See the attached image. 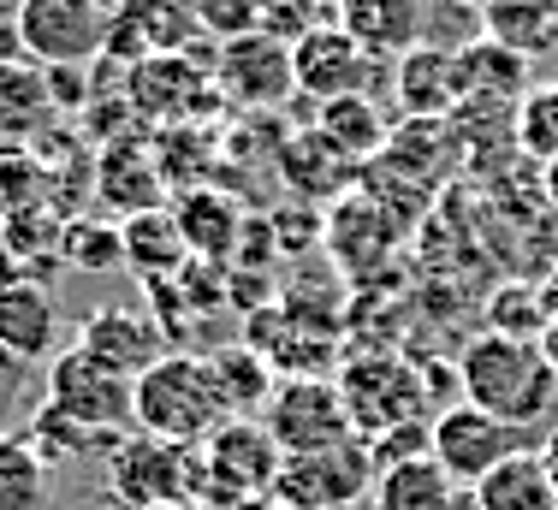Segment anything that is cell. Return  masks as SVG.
Masks as SVG:
<instances>
[{
    "label": "cell",
    "mask_w": 558,
    "mask_h": 510,
    "mask_svg": "<svg viewBox=\"0 0 558 510\" xmlns=\"http://www.w3.org/2000/svg\"><path fill=\"white\" fill-rule=\"evenodd\" d=\"M398 232H404V226H398L375 196L351 191L344 203H333V214H327L322 244H327V255H333L344 274H368V267H380L392 255Z\"/></svg>",
    "instance_id": "16"
},
{
    "label": "cell",
    "mask_w": 558,
    "mask_h": 510,
    "mask_svg": "<svg viewBox=\"0 0 558 510\" xmlns=\"http://www.w3.org/2000/svg\"><path fill=\"white\" fill-rule=\"evenodd\" d=\"M279 172H286V184L298 196H315V203H327V196L351 191L356 184V160H344L333 143L322 137V131H298V137L279 149Z\"/></svg>",
    "instance_id": "23"
},
{
    "label": "cell",
    "mask_w": 558,
    "mask_h": 510,
    "mask_svg": "<svg viewBox=\"0 0 558 510\" xmlns=\"http://www.w3.org/2000/svg\"><path fill=\"white\" fill-rule=\"evenodd\" d=\"M375 510H463V487L434 458H404L375 475Z\"/></svg>",
    "instance_id": "22"
},
{
    "label": "cell",
    "mask_w": 558,
    "mask_h": 510,
    "mask_svg": "<svg viewBox=\"0 0 558 510\" xmlns=\"http://www.w3.org/2000/svg\"><path fill=\"white\" fill-rule=\"evenodd\" d=\"M232 510H291V505L274 499V493H256V499H244V505H232Z\"/></svg>",
    "instance_id": "42"
},
{
    "label": "cell",
    "mask_w": 558,
    "mask_h": 510,
    "mask_svg": "<svg viewBox=\"0 0 558 510\" xmlns=\"http://www.w3.org/2000/svg\"><path fill=\"white\" fill-rule=\"evenodd\" d=\"M155 510H196V505H155Z\"/></svg>",
    "instance_id": "45"
},
{
    "label": "cell",
    "mask_w": 558,
    "mask_h": 510,
    "mask_svg": "<svg viewBox=\"0 0 558 510\" xmlns=\"http://www.w3.org/2000/svg\"><path fill=\"white\" fill-rule=\"evenodd\" d=\"M458 72H463V101H523V77H529V60L511 48H499L494 36L470 42L458 53Z\"/></svg>",
    "instance_id": "29"
},
{
    "label": "cell",
    "mask_w": 558,
    "mask_h": 510,
    "mask_svg": "<svg viewBox=\"0 0 558 510\" xmlns=\"http://www.w3.org/2000/svg\"><path fill=\"white\" fill-rule=\"evenodd\" d=\"M339 510H375V505H363V499H356V505H339Z\"/></svg>",
    "instance_id": "44"
},
{
    "label": "cell",
    "mask_w": 558,
    "mask_h": 510,
    "mask_svg": "<svg viewBox=\"0 0 558 510\" xmlns=\"http://www.w3.org/2000/svg\"><path fill=\"white\" fill-rule=\"evenodd\" d=\"M517 451H529V427H511L499 422V415L475 410V404H446L434 415V439H428V458L446 469L458 487H475V481H487L505 458H517Z\"/></svg>",
    "instance_id": "9"
},
{
    "label": "cell",
    "mask_w": 558,
    "mask_h": 510,
    "mask_svg": "<svg viewBox=\"0 0 558 510\" xmlns=\"http://www.w3.org/2000/svg\"><path fill=\"white\" fill-rule=\"evenodd\" d=\"M191 481H196V446H172V439L131 427L108 451V493L131 510L191 505Z\"/></svg>",
    "instance_id": "7"
},
{
    "label": "cell",
    "mask_w": 558,
    "mask_h": 510,
    "mask_svg": "<svg viewBox=\"0 0 558 510\" xmlns=\"http://www.w3.org/2000/svg\"><path fill=\"white\" fill-rule=\"evenodd\" d=\"M215 89L220 101L244 107V113H274L298 96V77H291V42H279L268 31L232 36L215 48Z\"/></svg>",
    "instance_id": "10"
},
{
    "label": "cell",
    "mask_w": 558,
    "mask_h": 510,
    "mask_svg": "<svg viewBox=\"0 0 558 510\" xmlns=\"http://www.w3.org/2000/svg\"><path fill=\"white\" fill-rule=\"evenodd\" d=\"M43 77H48V96H54V107H65V113H77V107L89 101L84 65H43Z\"/></svg>",
    "instance_id": "37"
},
{
    "label": "cell",
    "mask_w": 558,
    "mask_h": 510,
    "mask_svg": "<svg viewBox=\"0 0 558 510\" xmlns=\"http://www.w3.org/2000/svg\"><path fill=\"white\" fill-rule=\"evenodd\" d=\"M131 422L137 434L172 439V446H203L220 422H232L220 404V386L208 374V356L167 351L149 374L131 380Z\"/></svg>",
    "instance_id": "2"
},
{
    "label": "cell",
    "mask_w": 558,
    "mask_h": 510,
    "mask_svg": "<svg viewBox=\"0 0 558 510\" xmlns=\"http://www.w3.org/2000/svg\"><path fill=\"white\" fill-rule=\"evenodd\" d=\"M475 510H558V487L541 469L535 446L505 458L487 481H475Z\"/></svg>",
    "instance_id": "28"
},
{
    "label": "cell",
    "mask_w": 558,
    "mask_h": 510,
    "mask_svg": "<svg viewBox=\"0 0 558 510\" xmlns=\"http://www.w3.org/2000/svg\"><path fill=\"white\" fill-rule=\"evenodd\" d=\"M392 96L404 119H451L463 107V72L458 53L440 42H416L410 53L392 60Z\"/></svg>",
    "instance_id": "15"
},
{
    "label": "cell",
    "mask_w": 558,
    "mask_h": 510,
    "mask_svg": "<svg viewBox=\"0 0 558 510\" xmlns=\"http://www.w3.org/2000/svg\"><path fill=\"white\" fill-rule=\"evenodd\" d=\"M54 96H48V77L36 60H12L0 65V155L7 149H31L36 137H48L54 125Z\"/></svg>",
    "instance_id": "20"
},
{
    "label": "cell",
    "mask_w": 558,
    "mask_h": 510,
    "mask_svg": "<svg viewBox=\"0 0 558 510\" xmlns=\"http://www.w3.org/2000/svg\"><path fill=\"white\" fill-rule=\"evenodd\" d=\"M315 131H322L344 160H356V167H368V160L387 149V137H392V125H387V113L375 107V96L322 101V107H315Z\"/></svg>",
    "instance_id": "25"
},
{
    "label": "cell",
    "mask_w": 558,
    "mask_h": 510,
    "mask_svg": "<svg viewBox=\"0 0 558 510\" xmlns=\"http://www.w3.org/2000/svg\"><path fill=\"white\" fill-rule=\"evenodd\" d=\"M48 404L101 439H125L137 427L131 422V380L113 374L108 362H96L89 351H77V344L48 362Z\"/></svg>",
    "instance_id": "8"
},
{
    "label": "cell",
    "mask_w": 558,
    "mask_h": 510,
    "mask_svg": "<svg viewBox=\"0 0 558 510\" xmlns=\"http://www.w3.org/2000/svg\"><path fill=\"white\" fill-rule=\"evenodd\" d=\"M48 463L24 434H0V510H43Z\"/></svg>",
    "instance_id": "32"
},
{
    "label": "cell",
    "mask_w": 558,
    "mask_h": 510,
    "mask_svg": "<svg viewBox=\"0 0 558 510\" xmlns=\"http://www.w3.org/2000/svg\"><path fill=\"white\" fill-rule=\"evenodd\" d=\"M535 458H541V469H547V475H553V487H558V422L547 427V434H541Z\"/></svg>",
    "instance_id": "38"
},
{
    "label": "cell",
    "mask_w": 558,
    "mask_h": 510,
    "mask_svg": "<svg viewBox=\"0 0 558 510\" xmlns=\"http://www.w3.org/2000/svg\"><path fill=\"white\" fill-rule=\"evenodd\" d=\"M535 344H541V356H547V368L558 374V308L547 315V327H541V339H535Z\"/></svg>",
    "instance_id": "40"
},
{
    "label": "cell",
    "mask_w": 558,
    "mask_h": 510,
    "mask_svg": "<svg viewBox=\"0 0 558 510\" xmlns=\"http://www.w3.org/2000/svg\"><path fill=\"white\" fill-rule=\"evenodd\" d=\"M119 238H125V267L149 286V279H172L184 262H191V250H184V232L179 220H172V208H149V214H131V220H119Z\"/></svg>",
    "instance_id": "24"
},
{
    "label": "cell",
    "mask_w": 558,
    "mask_h": 510,
    "mask_svg": "<svg viewBox=\"0 0 558 510\" xmlns=\"http://www.w3.org/2000/svg\"><path fill=\"white\" fill-rule=\"evenodd\" d=\"M375 53H363L333 19H322L315 31H303L291 42V77H298V96H310L315 107L339 101V96H368L375 84Z\"/></svg>",
    "instance_id": "12"
},
{
    "label": "cell",
    "mask_w": 558,
    "mask_h": 510,
    "mask_svg": "<svg viewBox=\"0 0 558 510\" xmlns=\"http://www.w3.org/2000/svg\"><path fill=\"white\" fill-rule=\"evenodd\" d=\"M511 131H517V149L529 160H541V167L558 155V77L523 89V101L511 107Z\"/></svg>",
    "instance_id": "34"
},
{
    "label": "cell",
    "mask_w": 558,
    "mask_h": 510,
    "mask_svg": "<svg viewBox=\"0 0 558 510\" xmlns=\"http://www.w3.org/2000/svg\"><path fill=\"white\" fill-rule=\"evenodd\" d=\"M172 220H179V232H184V250H191L196 262H215V267L238 250V238L250 232L238 203H226L220 191H203V184L172 203Z\"/></svg>",
    "instance_id": "21"
},
{
    "label": "cell",
    "mask_w": 558,
    "mask_h": 510,
    "mask_svg": "<svg viewBox=\"0 0 558 510\" xmlns=\"http://www.w3.org/2000/svg\"><path fill=\"white\" fill-rule=\"evenodd\" d=\"M208 374H215V386H220L226 415H262V410H268V398H274V386H279V374L268 368V356L250 351L244 339L208 351Z\"/></svg>",
    "instance_id": "26"
},
{
    "label": "cell",
    "mask_w": 558,
    "mask_h": 510,
    "mask_svg": "<svg viewBox=\"0 0 558 510\" xmlns=\"http://www.w3.org/2000/svg\"><path fill=\"white\" fill-rule=\"evenodd\" d=\"M375 487V458H368L363 439L333 451H310V458H286L274 481V499H286L291 510H339L356 505Z\"/></svg>",
    "instance_id": "11"
},
{
    "label": "cell",
    "mask_w": 558,
    "mask_h": 510,
    "mask_svg": "<svg viewBox=\"0 0 558 510\" xmlns=\"http://www.w3.org/2000/svg\"><path fill=\"white\" fill-rule=\"evenodd\" d=\"M458 386L463 404L499 415L511 427H535L558 404V374L547 368L535 339H511V332H482L458 351Z\"/></svg>",
    "instance_id": "1"
},
{
    "label": "cell",
    "mask_w": 558,
    "mask_h": 510,
    "mask_svg": "<svg viewBox=\"0 0 558 510\" xmlns=\"http://www.w3.org/2000/svg\"><path fill=\"white\" fill-rule=\"evenodd\" d=\"M12 60H24V42H19V24L0 19V65H12Z\"/></svg>",
    "instance_id": "39"
},
{
    "label": "cell",
    "mask_w": 558,
    "mask_h": 510,
    "mask_svg": "<svg viewBox=\"0 0 558 510\" xmlns=\"http://www.w3.org/2000/svg\"><path fill=\"white\" fill-rule=\"evenodd\" d=\"M541 196H547V208L558 214V155L547 160V167H541Z\"/></svg>",
    "instance_id": "41"
},
{
    "label": "cell",
    "mask_w": 558,
    "mask_h": 510,
    "mask_svg": "<svg viewBox=\"0 0 558 510\" xmlns=\"http://www.w3.org/2000/svg\"><path fill=\"white\" fill-rule=\"evenodd\" d=\"M333 24L375 60H398L428 42V0H333Z\"/></svg>",
    "instance_id": "17"
},
{
    "label": "cell",
    "mask_w": 558,
    "mask_h": 510,
    "mask_svg": "<svg viewBox=\"0 0 558 510\" xmlns=\"http://www.w3.org/2000/svg\"><path fill=\"white\" fill-rule=\"evenodd\" d=\"M77 351H89L113 374L137 380V374H149L167 356V332L149 308H89L84 327H77Z\"/></svg>",
    "instance_id": "14"
},
{
    "label": "cell",
    "mask_w": 558,
    "mask_h": 510,
    "mask_svg": "<svg viewBox=\"0 0 558 510\" xmlns=\"http://www.w3.org/2000/svg\"><path fill=\"white\" fill-rule=\"evenodd\" d=\"M482 24L499 48L529 60V53H541L558 36V0H487Z\"/></svg>",
    "instance_id": "30"
},
{
    "label": "cell",
    "mask_w": 558,
    "mask_h": 510,
    "mask_svg": "<svg viewBox=\"0 0 558 510\" xmlns=\"http://www.w3.org/2000/svg\"><path fill=\"white\" fill-rule=\"evenodd\" d=\"M113 12L137 31L143 53H196V0H113Z\"/></svg>",
    "instance_id": "27"
},
{
    "label": "cell",
    "mask_w": 558,
    "mask_h": 510,
    "mask_svg": "<svg viewBox=\"0 0 558 510\" xmlns=\"http://www.w3.org/2000/svg\"><path fill=\"white\" fill-rule=\"evenodd\" d=\"M131 107L143 119H161V125H191L203 107H215V65H203L196 53H149V60L131 65Z\"/></svg>",
    "instance_id": "13"
},
{
    "label": "cell",
    "mask_w": 558,
    "mask_h": 510,
    "mask_svg": "<svg viewBox=\"0 0 558 510\" xmlns=\"http://www.w3.org/2000/svg\"><path fill=\"white\" fill-rule=\"evenodd\" d=\"M286 451L274 446V434L262 427V415H232L215 434L196 446V481H191V505L203 510H232L256 493H274Z\"/></svg>",
    "instance_id": "3"
},
{
    "label": "cell",
    "mask_w": 558,
    "mask_h": 510,
    "mask_svg": "<svg viewBox=\"0 0 558 510\" xmlns=\"http://www.w3.org/2000/svg\"><path fill=\"white\" fill-rule=\"evenodd\" d=\"M262 427L274 434V446L286 458H310V451H333V446H351L356 439L351 415H344V398H339V380H327V374L279 380L268 410H262Z\"/></svg>",
    "instance_id": "5"
},
{
    "label": "cell",
    "mask_w": 558,
    "mask_h": 510,
    "mask_svg": "<svg viewBox=\"0 0 558 510\" xmlns=\"http://www.w3.org/2000/svg\"><path fill=\"white\" fill-rule=\"evenodd\" d=\"M547 298H541L535 286H505L487 298V332H511V339H541V327H547Z\"/></svg>",
    "instance_id": "35"
},
{
    "label": "cell",
    "mask_w": 558,
    "mask_h": 510,
    "mask_svg": "<svg viewBox=\"0 0 558 510\" xmlns=\"http://www.w3.org/2000/svg\"><path fill=\"white\" fill-rule=\"evenodd\" d=\"M24 7V0H0V19H12V12H19Z\"/></svg>",
    "instance_id": "43"
},
{
    "label": "cell",
    "mask_w": 558,
    "mask_h": 510,
    "mask_svg": "<svg viewBox=\"0 0 558 510\" xmlns=\"http://www.w3.org/2000/svg\"><path fill=\"white\" fill-rule=\"evenodd\" d=\"M0 351L31 368L60 356V303L48 286H0Z\"/></svg>",
    "instance_id": "18"
},
{
    "label": "cell",
    "mask_w": 558,
    "mask_h": 510,
    "mask_svg": "<svg viewBox=\"0 0 558 510\" xmlns=\"http://www.w3.org/2000/svg\"><path fill=\"white\" fill-rule=\"evenodd\" d=\"M24 60L36 65H89L108 53L113 0H24L12 12Z\"/></svg>",
    "instance_id": "6"
},
{
    "label": "cell",
    "mask_w": 558,
    "mask_h": 510,
    "mask_svg": "<svg viewBox=\"0 0 558 510\" xmlns=\"http://www.w3.org/2000/svg\"><path fill=\"white\" fill-rule=\"evenodd\" d=\"M24 439L36 446V458H43L48 469H54V463H77V458H108V451L119 446V439H101V434H89V427H77L72 415H60L48 398H43V410L31 415Z\"/></svg>",
    "instance_id": "31"
},
{
    "label": "cell",
    "mask_w": 558,
    "mask_h": 510,
    "mask_svg": "<svg viewBox=\"0 0 558 510\" xmlns=\"http://www.w3.org/2000/svg\"><path fill=\"white\" fill-rule=\"evenodd\" d=\"M60 262L77 267V274H119L125 267L119 220H65L60 226Z\"/></svg>",
    "instance_id": "33"
},
{
    "label": "cell",
    "mask_w": 558,
    "mask_h": 510,
    "mask_svg": "<svg viewBox=\"0 0 558 510\" xmlns=\"http://www.w3.org/2000/svg\"><path fill=\"white\" fill-rule=\"evenodd\" d=\"M339 398H344V415H351L356 439L375 446V439L398 434V427H416L428 422V386H422V368L404 356H351L339 368Z\"/></svg>",
    "instance_id": "4"
},
{
    "label": "cell",
    "mask_w": 558,
    "mask_h": 510,
    "mask_svg": "<svg viewBox=\"0 0 558 510\" xmlns=\"http://www.w3.org/2000/svg\"><path fill=\"white\" fill-rule=\"evenodd\" d=\"M96 196H101V208H108V214H119V220L161 208L167 179H161V167H155V149H143V143H113V149H101V160H96Z\"/></svg>",
    "instance_id": "19"
},
{
    "label": "cell",
    "mask_w": 558,
    "mask_h": 510,
    "mask_svg": "<svg viewBox=\"0 0 558 510\" xmlns=\"http://www.w3.org/2000/svg\"><path fill=\"white\" fill-rule=\"evenodd\" d=\"M196 19H203V36L232 42V36L262 31V19H268V0H196Z\"/></svg>",
    "instance_id": "36"
}]
</instances>
